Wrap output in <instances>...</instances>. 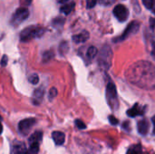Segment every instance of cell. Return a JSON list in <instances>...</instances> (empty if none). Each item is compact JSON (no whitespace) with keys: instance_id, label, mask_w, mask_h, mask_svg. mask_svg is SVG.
Wrapping results in <instances>:
<instances>
[{"instance_id":"10","label":"cell","mask_w":155,"mask_h":154,"mask_svg":"<svg viewBox=\"0 0 155 154\" xmlns=\"http://www.w3.org/2000/svg\"><path fill=\"white\" fill-rule=\"evenodd\" d=\"M144 113V110L139 106L138 103L134 104V106L133 108H131L130 110L127 111V114L130 116V117H136L138 115H143Z\"/></svg>"},{"instance_id":"7","label":"cell","mask_w":155,"mask_h":154,"mask_svg":"<svg viewBox=\"0 0 155 154\" xmlns=\"http://www.w3.org/2000/svg\"><path fill=\"white\" fill-rule=\"evenodd\" d=\"M138 29H139V23L138 22H131L130 25H128V27L124 32V34L121 36H119L117 39H115L114 42H119V41H123V40L126 39L127 37L130 36V34L136 33Z\"/></svg>"},{"instance_id":"19","label":"cell","mask_w":155,"mask_h":154,"mask_svg":"<svg viewBox=\"0 0 155 154\" xmlns=\"http://www.w3.org/2000/svg\"><path fill=\"white\" fill-rule=\"evenodd\" d=\"M29 82L32 84H36L39 81V76L36 74H33L32 75H30V77L28 78Z\"/></svg>"},{"instance_id":"25","label":"cell","mask_w":155,"mask_h":154,"mask_svg":"<svg viewBox=\"0 0 155 154\" xmlns=\"http://www.w3.org/2000/svg\"><path fill=\"white\" fill-rule=\"evenodd\" d=\"M56 94H57V90L55 88H52L49 92V98L53 99L56 96Z\"/></svg>"},{"instance_id":"4","label":"cell","mask_w":155,"mask_h":154,"mask_svg":"<svg viewBox=\"0 0 155 154\" xmlns=\"http://www.w3.org/2000/svg\"><path fill=\"white\" fill-rule=\"evenodd\" d=\"M111 58H112V52H111L110 47L104 46L99 55L98 61H99L100 66H102V67L106 66V68H108L111 64Z\"/></svg>"},{"instance_id":"33","label":"cell","mask_w":155,"mask_h":154,"mask_svg":"<svg viewBox=\"0 0 155 154\" xmlns=\"http://www.w3.org/2000/svg\"><path fill=\"white\" fill-rule=\"evenodd\" d=\"M0 120H1V118H0ZM2 132H3V125H2V123L0 121V134L2 133Z\"/></svg>"},{"instance_id":"32","label":"cell","mask_w":155,"mask_h":154,"mask_svg":"<svg viewBox=\"0 0 155 154\" xmlns=\"http://www.w3.org/2000/svg\"><path fill=\"white\" fill-rule=\"evenodd\" d=\"M58 3H60V4H65L67 1H69V0H56Z\"/></svg>"},{"instance_id":"30","label":"cell","mask_w":155,"mask_h":154,"mask_svg":"<svg viewBox=\"0 0 155 154\" xmlns=\"http://www.w3.org/2000/svg\"><path fill=\"white\" fill-rule=\"evenodd\" d=\"M151 26H152V28H153L155 26V19L153 18L151 19Z\"/></svg>"},{"instance_id":"1","label":"cell","mask_w":155,"mask_h":154,"mask_svg":"<svg viewBox=\"0 0 155 154\" xmlns=\"http://www.w3.org/2000/svg\"><path fill=\"white\" fill-rule=\"evenodd\" d=\"M45 29L38 25H30L25 28L20 34V40L22 42H28L32 39L37 38L42 36L44 34Z\"/></svg>"},{"instance_id":"17","label":"cell","mask_w":155,"mask_h":154,"mask_svg":"<svg viewBox=\"0 0 155 154\" xmlns=\"http://www.w3.org/2000/svg\"><path fill=\"white\" fill-rule=\"evenodd\" d=\"M42 136H43V133L41 132H35L30 136L29 143H35V142L40 143L42 141Z\"/></svg>"},{"instance_id":"20","label":"cell","mask_w":155,"mask_h":154,"mask_svg":"<svg viewBox=\"0 0 155 154\" xmlns=\"http://www.w3.org/2000/svg\"><path fill=\"white\" fill-rule=\"evenodd\" d=\"M153 1L154 0H143V3L144 5V6L148 9H152L153 5Z\"/></svg>"},{"instance_id":"23","label":"cell","mask_w":155,"mask_h":154,"mask_svg":"<svg viewBox=\"0 0 155 154\" xmlns=\"http://www.w3.org/2000/svg\"><path fill=\"white\" fill-rule=\"evenodd\" d=\"M63 24H64V19H62V18H60V17L54 19V20L53 21V25H55V26H58V25H62Z\"/></svg>"},{"instance_id":"2","label":"cell","mask_w":155,"mask_h":154,"mask_svg":"<svg viewBox=\"0 0 155 154\" xmlns=\"http://www.w3.org/2000/svg\"><path fill=\"white\" fill-rule=\"evenodd\" d=\"M106 99L108 104L113 110H117L119 106L118 98H117V92L116 87L113 83H109L106 87Z\"/></svg>"},{"instance_id":"12","label":"cell","mask_w":155,"mask_h":154,"mask_svg":"<svg viewBox=\"0 0 155 154\" xmlns=\"http://www.w3.org/2000/svg\"><path fill=\"white\" fill-rule=\"evenodd\" d=\"M52 137H53L54 142L57 145H62L64 143V140H65L64 133H62V132H54L52 133Z\"/></svg>"},{"instance_id":"21","label":"cell","mask_w":155,"mask_h":154,"mask_svg":"<svg viewBox=\"0 0 155 154\" xmlns=\"http://www.w3.org/2000/svg\"><path fill=\"white\" fill-rule=\"evenodd\" d=\"M98 0H86V6L87 8H93L96 4Z\"/></svg>"},{"instance_id":"34","label":"cell","mask_w":155,"mask_h":154,"mask_svg":"<svg viewBox=\"0 0 155 154\" xmlns=\"http://www.w3.org/2000/svg\"><path fill=\"white\" fill-rule=\"evenodd\" d=\"M152 9H153V12L155 14V1H153V8Z\"/></svg>"},{"instance_id":"15","label":"cell","mask_w":155,"mask_h":154,"mask_svg":"<svg viewBox=\"0 0 155 154\" xmlns=\"http://www.w3.org/2000/svg\"><path fill=\"white\" fill-rule=\"evenodd\" d=\"M127 154H147V152H145L143 149V147L140 145V144H137V145H134L132 146L128 152Z\"/></svg>"},{"instance_id":"26","label":"cell","mask_w":155,"mask_h":154,"mask_svg":"<svg viewBox=\"0 0 155 154\" xmlns=\"http://www.w3.org/2000/svg\"><path fill=\"white\" fill-rule=\"evenodd\" d=\"M53 56H54L53 53H51V52H45V54H44L45 62L46 60H50V59H51V57H53Z\"/></svg>"},{"instance_id":"8","label":"cell","mask_w":155,"mask_h":154,"mask_svg":"<svg viewBox=\"0 0 155 154\" xmlns=\"http://www.w3.org/2000/svg\"><path fill=\"white\" fill-rule=\"evenodd\" d=\"M26 148L25 145L18 141L13 143L11 146V154H26Z\"/></svg>"},{"instance_id":"24","label":"cell","mask_w":155,"mask_h":154,"mask_svg":"<svg viewBox=\"0 0 155 154\" xmlns=\"http://www.w3.org/2000/svg\"><path fill=\"white\" fill-rule=\"evenodd\" d=\"M75 124H76V126L79 128V129H81V130H84V129H85V124L81 121V120H76L75 121Z\"/></svg>"},{"instance_id":"9","label":"cell","mask_w":155,"mask_h":154,"mask_svg":"<svg viewBox=\"0 0 155 154\" xmlns=\"http://www.w3.org/2000/svg\"><path fill=\"white\" fill-rule=\"evenodd\" d=\"M88 38H89V33L87 31H83L82 33H80L78 34L73 35V41L76 44L84 43L85 41L88 40Z\"/></svg>"},{"instance_id":"13","label":"cell","mask_w":155,"mask_h":154,"mask_svg":"<svg viewBox=\"0 0 155 154\" xmlns=\"http://www.w3.org/2000/svg\"><path fill=\"white\" fill-rule=\"evenodd\" d=\"M149 130V124L146 120H142L138 123V132L142 135H146Z\"/></svg>"},{"instance_id":"31","label":"cell","mask_w":155,"mask_h":154,"mask_svg":"<svg viewBox=\"0 0 155 154\" xmlns=\"http://www.w3.org/2000/svg\"><path fill=\"white\" fill-rule=\"evenodd\" d=\"M153 134L155 135V116L153 117Z\"/></svg>"},{"instance_id":"29","label":"cell","mask_w":155,"mask_h":154,"mask_svg":"<svg viewBox=\"0 0 155 154\" xmlns=\"http://www.w3.org/2000/svg\"><path fill=\"white\" fill-rule=\"evenodd\" d=\"M152 54L155 58V42L153 43V51H152Z\"/></svg>"},{"instance_id":"11","label":"cell","mask_w":155,"mask_h":154,"mask_svg":"<svg viewBox=\"0 0 155 154\" xmlns=\"http://www.w3.org/2000/svg\"><path fill=\"white\" fill-rule=\"evenodd\" d=\"M44 94H45V90L42 87L35 90L34 92V94H33V102H34V103L35 104H39L43 100Z\"/></svg>"},{"instance_id":"28","label":"cell","mask_w":155,"mask_h":154,"mask_svg":"<svg viewBox=\"0 0 155 154\" xmlns=\"http://www.w3.org/2000/svg\"><path fill=\"white\" fill-rule=\"evenodd\" d=\"M7 61H8V58L6 55H3L2 57V60H1V65L2 66H5L7 64Z\"/></svg>"},{"instance_id":"27","label":"cell","mask_w":155,"mask_h":154,"mask_svg":"<svg viewBox=\"0 0 155 154\" xmlns=\"http://www.w3.org/2000/svg\"><path fill=\"white\" fill-rule=\"evenodd\" d=\"M109 121H110L111 124H113V125L118 124V120H117L114 116H113V115H110V116H109Z\"/></svg>"},{"instance_id":"14","label":"cell","mask_w":155,"mask_h":154,"mask_svg":"<svg viewBox=\"0 0 155 154\" xmlns=\"http://www.w3.org/2000/svg\"><path fill=\"white\" fill-rule=\"evenodd\" d=\"M74 5H75L74 2H70V3L65 4V5H64L63 6H61L60 11H61V13H63V14H64V15H69V14L74 10Z\"/></svg>"},{"instance_id":"22","label":"cell","mask_w":155,"mask_h":154,"mask_svg":"<svg viewBox=\"0 0 155 154\" xmlns=\"http://www.w3.org/2000/svg\"><path fill=\"white\" fill-rule=\"evenodd\" d=\"M116 0H98V2L103 5H110L114 4Z\"/></svg>"},{"instance_id":"5","label":"cell","mask_w":155,"mask_h":154,"mask_svg":"<svg viewBox=\"0 0 155 154\" xmlns=\"http://www.w3.org/2000/svg\"><path fill=\"white\" fill-rule=\"evenodd\" d=\"M114 15L120 22H124L128 18V9L124 5H117L114 9Z\"/></svg>"},{"instance_id":"18","label":"cell","mask_w":155,"mask_h":154,"mask_svg":"<svg viewBox=\"0 0 155 154\" xmlns=\"http://www.w3.org/2000/svg\"><path fill=\"white\" fill-rule=\"evenodd\" d=\"M98 54V50L96 49V47L94 46H91L88 48L87 50V57L89 59H93L96 56V54Z\"/></svg>"},{"instance_id":"6","label":"cell","mask_w":155,"mask_h":154,"mask_svg":"<svg viewBox=\"0 0 155 154\" xmlns=\"http://www.w3.org/2000/svg\"><path fill=\"white\" fill-rule=\"evenodd\" d=\"M35 120L34 118H29V119H25L21 121L18 124V130L23 135H26L31 128L35 125Z\"/></svg>"},{"instance_id":"3","label":"cell","mask_w":155,"mask_h":154,"mask_svg":"<svg viewBox=\"0 0 155 154\" xmlns=\"http://www.w3.org/2000/svg\"><path fill=\"white\" fill-rule=\"evenodd\" d=\"M29 16V11L27 8H24V7H20L18 8L13 15L12 18H11V25L17 26L19 25L22 22H24L25 20H26Z\"/></svg>"},{"instance_id":"16","label":"cell","mask_w":155,"mask_h":154,"mask_svg":"<svg viewBox=\"0 0 155 154\" xmlns=\"http://www.w3.org/2000/svg\"><path fill=\"white\" fill-rule=\"evenodd\" d=\"M39 144H40V143H37V142L30 143V147H29L28 151L26 152V154H38Z\"/></svg>"}]
</instances>
